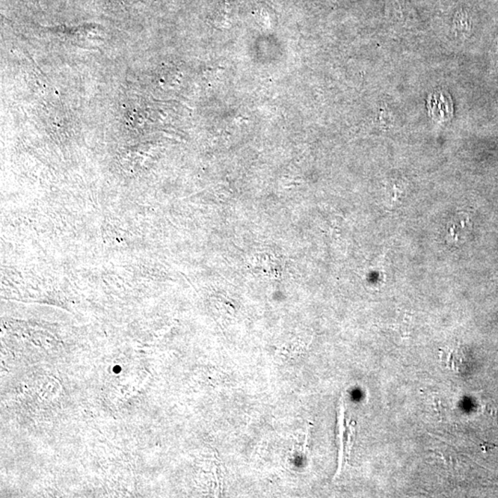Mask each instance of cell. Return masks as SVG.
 <instances>
[{
	"label": "cell",
	"mask_w": 498,
	"mask_h": 498,
	"mask_svg": "<svg viewBox=\"0 0 498 498\" xmlns=\"http://www.w3.org/2000/svg\"><path fill=\"white\" fill-rule=\"evenodd\" d=\"M473 229V222L465 213L456 215L447 226V240L450 244L458 245L464 243Z\"/></svg>",
	"instance_id": "obj_1"
},
{
	"label": "cell",
	"mask_w": 498,
	"mask_h": 498,
	"mask_svg": "<svg viewBox=\"0 0 498 498\" xmlns=\"http://www.w3.org/2000/svg\"><path fill=\"white\" fill-rule=\"evenodd\" d=\"M450 99L443 93L433 94L429 99V111L435 117L446 120L452 114Z\"/></svg>",
	"instance_id": "obj_2"
},
{
	"label": "cell",
	"mask_w": 498,
	"mask_h": 498,
	"mask_svg": "<svg viewBox=\"0 0 498 498\" xmlns=\"http://www.w3.org/2000/svg\"><path fill=\"white\" fill-rule=\"evenodd\" d=\"M345 414V407H343V404H342V405H340V415H339L340 440V447L339 470H338L337 475H339V474L340 473V471H342L343 452H345V450H343V445H345V443H343V417H345V414Z\"/></svg>",
	"instance_id": "obj_3"
},
{
	"label": "cell",
	"mask_w": 498,
	"mask_h": 498,
	"mask_svg": "<svg viewBox=\"0 0 498 498\" xmlns=\"http://www.w3.org/2000/svg\"><path fill=\"white\" fill-rule=\"evenodd\" d=\"M455 22H456V27L461 31H466L470 29L471 20L466 13H461L456 15Z\"/></svg>",
	"instance_id": "obj_4"
},
{
	"label": "cell",
	"mask_w": 498,
	"mask_h": 498,
	"mask_svg": "<svg viewBox=\"0 0 498 498\" xmlns=\"http://www.w3.org/2000/svg\"><path fill=\"white\" fill-rule=\"evenodd\" d=\"M496 47H497L496 55H497V58L498 59V40H497V46Z\"/></svg>",
	"instance_id": "obj_5"
}]
</instances>
